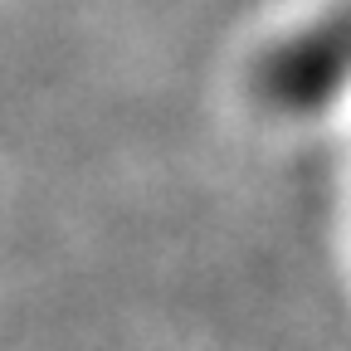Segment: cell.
Returning <instances> with one entry per match:
<instances>
[{
  "label": "cell",
  "instance_id": "1",
  "mask_svg": "<svg viewBox=\"0 0 351 351\" xmlns=\"http://www.w3.org/2000/svg\"><path fill=\"white\" fill-rule=\"evenodd\" d=\"M254 98L278 117H322L351 103V0H322L258 49Z\"/></svg>",
  "mask_w": 351,
  "mask_h": 351
}]
</instances>
